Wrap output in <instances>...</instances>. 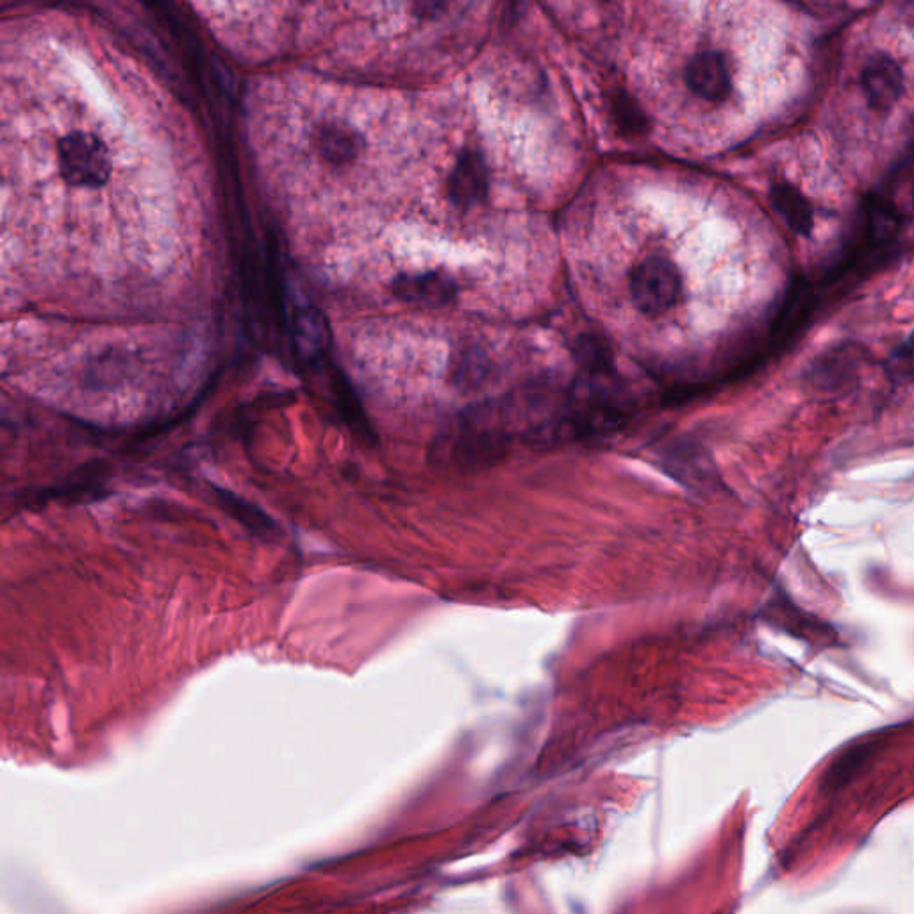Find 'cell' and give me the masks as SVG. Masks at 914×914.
<instances>
[{"label":"cell","mask_w":914,"mask_h":914,"mask_svg":"<svg viewBox=\"0 0 914 914\" xmlns=\"http://www.w3.org/2000/svg\"><path fill=\"white\" fill-rule=\"evenodd\" d=\"M499 408L481 406L463 415L454 429L443 438L440 452L465 465H481L495 459L504 449V429L497 424Z\"/></svg>","instance_id":"obj_1"},{"label":"cell","mask_w":914,"mask_h":914,"mask_svg":"<svg viewBox=\"0 0 914 914\" xmlns=\"http://www.w3.org/2000/svg\"><path fill=\"white\" fill-rule=\"evenodd\" d=\"M679 288V274L668 259H647L632 275V297L641 313L647 315H659L672 308Z\"/></svg>","instance_id":"obj_2"},{"label":"cell","mask_w":914,"mask_h":914,"mask_svg":"<svg viewBox=\"0 0 914 914\" xmlns=\"http://www.w3.org/2000/svg\"><path fill=\"white\" fill-rule=\"evenodd\" d=\"M861 88L868 106L875 113L886 115L897 106L904 93V72L895 59L886 54H875L863 68Z\"/></svg>","instance_id":"obj_3"},{"label":"cell","mask_w":914,"mask_h":914,"mask_svg":"<svg viewBox=\"0 0 914 914\" xmlns=\"http://www.w3.org/2000/svg\"><path fill=\"white\" fill-rule=\"evenodd\" d=\"M63 170L68 172L70 181L84 184H100L106 177L108 159L102 143L92 134H72L61 143Z\"/></svg>","instance_id":"obj_4"},{"label":"cell","mask_w":914,"mask_h":914,"mask_svg":"<svg viewBox=\"0 0 914 914\" xmlns=\"http://www.w3.org/2000/svg\"><path fill=\"white\" fill-rule=\"evenodd\" d=\"M686 81L698 97L706 100H725L731 95L732 77L727 59L716 50L700 52L691 59L686 70Z\"/></svg>","instance_id":"obj_5"},{"label":"cell","mask_w":914,"mask_h":914,"mask_svg":"<svg viewBox=\"0 0 914 914\" xmlns=\"http://www.w3.org/2000/svg\"><path fill=\"white\" fill-rule=\"evenodd\" d=\"M395 295L408 302H418L424 306H443L456 297V283L445 274H429L400 277L393 284Z\"/></svg>","instance_id":"obj_6"},{"label":"cell","mask_w":914,"mask_h":914,"mask_svg":"<svg viewBox=\"0 0 914 914\" xmlns=\"http://www.w3.org/2000/svg\"><path fill=\"white\" fill-rule=\"evenodd\" d=\"M488 190V175L481 156L466 152L450 175V197L459 208L470 209L479 204Z\"/></svg>","instance_id":"obj_7"},{"label":"cell","mask_w":914,"mask_h":914,"mask_svg":"<svg viewBox=\"0 0 914 914\" xmlns=\"http://www.w3.org/2000/svg\"><path fill=\"white\" fill-rule=\"evenodd\" d=\"M770 200L775 211L784 218V222L800 236H809L813 231V208L809 200L790 183L773 184Z\"/></svg>","instance_id":"obj_8"},{"label":"cell","mask_w":914,"mask_h":914,"mask_svg":"<svg viewBox=\"0 0 914 914\" xmlns=\"http://www.w3.org/2000/svg\"><path fill=\"white\" fill-rule=\"evenodd\" d=\"M773 620L782 625L784 631L797 634L802 640L813 641V643H831L832 638L836 636L831 631V627L823 622H818L813 616L806 615L804 611H798L795 606H788L786 602L782 604H773Z\"/></svg>","instance_id":"obj_9"},{"label":"cell","mask_w":914,"mask_h":914,"mask_svg":"<svg viewBox=\"0 0 914 914\" xmlns=\"http://www.w3.org/2000/svg\"><path fill=\"white\" fill-rule=\"evenodd\" d=\"M577 361L586 375H604L613 370V356L604 340L597 336H584L577 345Z\"/></svg>","instance_id":"obj_10"},{"label":"cell","mask_w":914,"mask_h":914,"mask_svg":"<svg viewBox=\"0 0 914 914\" xmlns=\"http://www.w3.org/2000/svg\"><path fill=\"white\" fill-rule=\"evenodd\" d=\"M870 752H872L870 743H861L856 747L848 748L845 754H841L834 761V765L831 766V770L827 773V786L840 788L843 782L848 781V777L852 775V772L861 766V763L865 761Z\"/></svg>","instance_id":"obj_11"},{"label":"cell","mask_w":914,"mask_h":914,"mask_svg":"<svg viewBox=\"0 0 914 914\" xmlns=\"http://www.w3.org/2000/svg\"><path fill=\"white\" fill-rule=\"evenodd\" d=\"M886 374L890 377L891 383L897 384V386L913 383L914 334L891 354L886 363Z\"/></svg>","instance_id":"obj_12"},{"label":"cell","mask_w":914,"mask_h":914,"mask_svg":"<svg viewBox=\"0 0 914 914\" xmlns=\"http://www.w3.org/2000/svg\"><path fill=\"white\" fill-rule=\"evenodd\" d=\"M613 113H615L616 120L618 124L625 131H632V133H638V131H643L645 129V117L641 113L638 106L634 104V100L629 99L624 92L618 93L615 100H613Z\"/></svg>","instance_id":"obj_13"},{"label":"cell","mask_w":914,"mask_h":914,"mask_svg":"<svg viewBox=\"0 0 914 914\" xmlns=\"http://www.w3.org/2000/svg\"><path fill=\"white\" fill-rule=\"evenodd\" d=\"M486 370H488L486 358L479 354V350H468L459 358V363L456 365V381L466 384V386L481 383L482 377L486 375Z\"/></svg>","instance_id":"obj_14"}]
</instances>
